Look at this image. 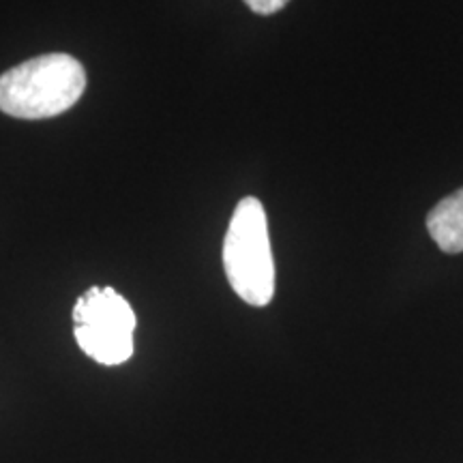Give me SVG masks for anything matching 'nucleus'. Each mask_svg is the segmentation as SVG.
<instances>
[{
    "instance_id": "1",
    "label": "nucleus",
    "mask_w": 463,
    "mask_h": 463,
    "mask_svg": "<svg viewBox=\"0 0 463 463\" xmlns=\"http://www.w3.org/2000/svg\"><path fill=\"white\" fill-rule=\"evenodd\" d=\"M84 89L86 71L78 58L43 54L0 75V112L24 120L52 118L71 109Z\"/></svg>"
},
{
    "instance_id": "2",
    "label": "nucleus",
    "mask_w": 463,
    "mask_h": 463,
    "mask_svg": "<svg viewBox=\"0 0 463 463\" xmlns=\"http://www.w3.org/2000/svg\"><path fill=\"white\" fill-rule=\"evenodd\" d=\"M223 270L247 305L266 307L275 297V260L269 219L258 198H242L223 239Z\"/></svg>"
},
{
    "instance_id": "3",
    "label": "nucleus",
    "mask_w": 463,
    "mask_h": 463,
    "mask_svg": "<svg viewBox=\"0 0 463 463\" xmlns=\"http://www.w3.org/2000/svg\"><path fill=\"white\" fill-rule=\"evenodd\" d=\"M75 341L92 361L123 364L133 354L136 314L114 288H90L73 307Z\"/></svg>"
},
{
    "instance_id": "4",
    "label": "nucleus",
    "mask_w": 463,
    "mask_h": 463,
    "mask_svg": "<svg viewBox=\"0 0 463 463\" xmlns=\"http://www.w3.org/2000/svg\"><path fill=\"white\" fill-rule=\"evenodd\" d=\"M427 230L444 253L463 251V187L447 195L427 215Z\"/></svg>"
},
{
    "instance_id": "5",
    "label": "nucleus",
    "mask_w": 463,
    "mask_h": 463,
    "mask_svg": "<svg viewBox=\"0 0 463 463\" xmlns=\"http://www.w3.org/2000/svg\"><path fill=\"white\" fill-rule=\"evenodd\" d=\"M253 14L258 15H273L277 11H281L289 0H242Z\"/></svg>"
}]
</instances>
